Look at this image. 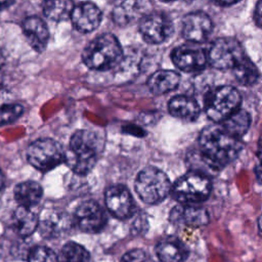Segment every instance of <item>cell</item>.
<instances>
[{"instance_id":"obj_12","label":"cell","mask_w":262,"mask_h":262,"mask_svg":"<svg viewBox=\"0 0 262 262\" xmlns=\"http://www.w3.org/2000/svg\"><path fill=\"white\" fill-rule=\"evenodd\" d=\"M104 202L107 210L116 218H128L134 213L132 196L124 185L116 184L108 187L105 191Z\"/></svg>"},{"instance_id":"obj_18","label":"cell","mask_w":262,"mask_h":262,"mask_svg":"<svg viewBox=\"0 0 262 262\" xmlns=\"http://www.w3.org/2000/svg\"><path fill=\"white\" fill-rule=\"evenodd\" d=\"M156 253L162 262H183L188 255L184 244L173 236L160 241L156 247Z\"/></svg>"},{"instance_id":"obj_38","label":"cell","mask_w":262,"mask_h":262,"mask_svg":"<svg viewBox=\"0 0 262 262\" xmlns=\"http://www.w3.org/2000/svg\"><path fill=\"white\" fill-rule=\"evenodd\" d=\"M258 227H259V232H260V234L262 236V214L260 215V217L258 219Z\"/></svg>"},{"instance_id":"obj_33","label":"cell","mask_w":262,"mask_h":262,"mask_svg":"<svg viewBox=\"0 0 262 262\" xmlns=\"http://www.w3.org/2000/svg\"><path fill=\"white\" fill-rule=\"evenodd\" d=\"M254 19L257 26L262 28V0H260L256 5L255 11H254Z\"/></svg>"},{"instance_id":"obj_24","label":"cell","mask_w":262,"mask_h":262,"mask_svg":"<svg viewBox=\"0 0 262 262\" xmlns=\"http://www.w3.org/2000/svg\"><path fill=\"white\" fill-rule=\"evenodd\" d=\"M221 123L225 131L234 137L241 138L250 128L251 116L247 111L237 110Z\"/></svg>"},{"instance_id":"obj_27","label":"cell","mask_w":262,"mask_h":262,"mask_svg":"<svg viewBox=\"0 0 262 262\" xmlns=\"http://www.w3.org/2000/svg\"><path fill=\"white\" fill-rule=\"evenodd\" d=\"M61 257L64 262H89V252L81 245L69 242L61 249Z\"/></svg>"},{"instance_id":"obj_40","label":"cell","mask_w":262,"mask_h":262,"mask_svg":"<svg viewBox=\"0 0 262 262\" xmlns=\"http://www.w3.org/2000/svg\"><path fill=\"white\" fill-rule=\"evenodd\" d=\"M4 63V57H3V55H2V53L0 52V68L2 67V64Z\"/></svg>"},{"instance_id":"obj_9","label":"cell","mask_w":262,"mask_h":262,"mask_svg":"<svg viewBox=\"0 0 262 262\" xmlns=\"http://www.w3.org/2000/svg\"><path fill=\"white\" fill-rule=\"evenodd\" d=\"M139 31L142 38L150 44L166 41L173 33V24L164 13L152 12L142 17Z\"/></svg>"},{"instance_id":"obj_36","label":"cell","mask_w":262,"mask_h":262,"mask_svg":"<svg viewBox=\"0 0 262 262\" xmlns=\"http://www.w3.org/2000/svg\"><path fill=\"white\" fill-rule=\"evenodd\" d=\"M219 3L223 4V5H231L233 3H236L238 2L239 0H217Z\"/></svg>"},{"instance_id":"obj_42","label":"cell","mask_w":262,"mask_h":262,"mask_svg":"<svg viewBox=\"0 0 262 262\" xmlns=\"http://www.w3.org/2000/svg\"><path fill=\"white\" fill-rule=\"evenodd\" d=\"M1 85H2V76L0 75V87H1Z\"/></svg>"},{"instance_id":"obj_3","label":"cell","mask_w":262,"mask_h":262,"mask_svg":"<svg viewBox=\"0 0 262 262\" xmlns=\"http://www.w3.org/2000/svg\"><path fill=\"white\" fill-rule=\"evenodd\" d=\"M82 58L89 69L106 71L121 62L123 51L114 35L103 34L96 37L85 47Z\"/></svg>"},{"instance_id":"obj_10","label":"cell","mask_w":262,"mask_h":262,"mask_svg":"<svg viewBox=\"0 0 262 262\" xmlns=\"http://www.w3.org/2000/svg\"><path fill=\"white\" fill-rule=\"evenodd\" d=\"M74 223L83 232L96 233L104 227L106 215L97 203L87 201L77 208L74 215Z\"/></svg>"},{"instance_id":"obj_15","label":"cell","mask_w":262,"mask_h":262,"mask_svg":"<svg viewBox=\"0 0 262 262\" xmlns=\"http://www.w3.org/2000/svg\"><path fill=\"white\" fill-rule=\"evenodd\" d=\"M169 219L175 225L200 227L207 225L210 221L209 214L205 208L192 206L191 204H179L171 212Z\"/></svg>"},{"instance_id":"obj_34","label":"cell","mask_w":262,"mask_h":262,"mask_svg":"<svg viewBox=\"0 0 262 262\" xmlns=\"http://www.w3.org/2000/svg\"><path fill=\"white\" fill-rule=\"evenodd\" d=\"M15 0H0V10L9 7Z\"/></svg>"},{"instance_id":"obj_28","label":"cell","mask_w":262,"mask_h":262,"mask_svg":"<svg viewBox=\"0 0 262 262\" xmlns=\"http://www.w3.org/2000/svg\"><path fill=\"white\" fill-rule=\"evenodd\" d=\"M28 262H58V259L51 249L37 246L29 251Z\"/></svg>"},{"instance_id":"obj_35","label":"cell","mask_w":262,"mask_h":262,"mask_svg":"<svg viewBox=\"0 0 262 262\" xmlns=\"http://www.w3.org/2000/svg\"><path fill=\"white\" fill-rule=\"evenodd\" d=\"M255 174H256V177L258 179L259 182L262 183V164L258 165L255 169Z\"/></svg>"},{"instance_id":"obj_30","label":"cell","mask_w":262,"mask_h":262,"mask_svg":"<svg viewBox=\"0 0 262 262\" xmlns=\"http://www.w3.org/2000/svg\"><path fill=\"white\" fill-rule=\"evenodd\" d=\"M146 254L143 250L134 249L125 253L121 259V262H144Z\"/></svg>"},{"instance_id":"obj_4","label":"cell","mask_w":262,"mask_h":262,"mask_svg":"<svg viewBox=\"0 0 262 262\" xmlns=\"http://www.w3.org/2000/svg\"><path fill=\"white\" fill-rule=\"evenodd\" d=\"M211 189L210 176L190 170L174 182L171 193L180 204H195L207 200Z\"/></svg>"},{"instance_id":"obj_20","label":"cell","mask_w":262,"mask_h":262,"mask_svg":"<svg viewBox=\"0 0 262 262\" xmlns=\"http://www.w3.org/2000/svg\"><path fill=\"white\" fill-rule=\"evenodd\" d=\"M180 81L179 75L170 70H160L154 73L147 80L149 90L156 94L161 95L174 90Z\"/></svg>"},{"instance_id":"obj_37","label":"cell","mask_w":262,"mask_h":262,"mask_svg":"<svg viewBox=\"0 0 262 262\" xmlns=\"http://www.w3.org/2000/svg\"><path fill=\"white\" fill-rule=\"evenodd\" d=\"M258 156H259V159H260V162L262 164V137H261V140H260V143H259V149H258Z\"/></svg>"},{"instance_id":"obj_41","label":"cell","mask_w":262,"mask_h":262,"mask_svg":"<svg viewBox=\"0 0 262 262\" xmlns=\"http://www.w3.org/2000/svg\"><path fill=\"white\" fill-rule=\"evenodd\" d=\"M161 1H164V2H171V1H175V0H161Z\"/></svg>"},{"instance_id":"obj_39","label":"cell","mask_w":262,"mask_h":262,"mask_svg":"<svg viewBox=\"0 0 262 262\" xmlns=\"http://www.w3.org/2000/svg\"><path fill=\"white\" fill-rule=\"evenodd\" d=\"M3 185H4V175H3L2 171L0 170V189H2Z\"/></svg>"},{"instance_id":"obj_7","label":"cell","mask_w":262,"mask_h":262,"mask_svg":"<svg viewBox=\"0 0 262 262\" xmlns=\"http://www.w3.org/2000/svg\"><path fill=\"white\" fill-rule=\"evenodd\" d=\"M29 163L40 171H49L64 162L62 146L50 138L38 139L30 144L27 151Z\"/></svg>"},{"instance_id":"obj_26","label":"cell","mask_w":262,"mask_h":262,"mask_svg":"<svg viewBox=\"0 0 262 262\" xmlns=\"http://www.w3.org/2000/svg\"><path fill=\"white\" fill-rule=\"evenodd\" d=\"M233 74L237 82L245 86L255 84L259 78L256 66L246 56L233 68Z\"/></svg>"},{"instance_id":"obj_8","label":"cell","mask_w":262,"mask_h":262,"mask_svg":"<svg viewBox=\"0 0 262 262\" xmlns=\"http://www.w3.org/2000/svg\"><path fill=\"white\" fill-rule=\"evenodd\" d=\"M244 57L245 52L241 43L229 37L217 39L208 52V60L219 70L233 69Z\"/></svg>"},{"instance_id":"obj_13","label":"cell","mask_w":262,"mask_h":262,"mask_svg":"<svg viewBox=\"0 0 262 262\" xmlns=\"http://www.w3.org/2000/svg\"><path fill=\"white\" fill-rule=\"evenodd\" d=\"M174 64L184 72H199L205 69L208 57L200 47L191 45H181L176 47L171 53Z\"/></svg>"},{"instance_id":"obj_21","label":"cell","mask_w":262,"mask_h":262,"mask_svg":"<svg viewBox=\"0 0 262 262\" xmlns=\"http://www.w3.org/2000/svg\"><path fill=\"white\" fill-rule=\"evenodd\" d=\"M140 11L139 0H117L112 11L113 20L118 26H127L140 15Z\"/></svg>"},{"instance_id":"obj_2","label":"cell","mask_w":262,"mask_h":262,"mask_svg":"<svg viewBox=\"0 0 262 262\" xmlns=\"http://www.w3.org/2000/svg\"><path fill=\"white\" fill-rule=\"evenodd\" d=\"M101 141L92 131L78 130L70 140V147L64 152V163L73 172L85 175L92 170L96 164Z\"/></svg>"},{"instance_id":"obj_23","label":"cell","mask_w":262,"mask_h":262,"mask_svg":"<svg viewBox=\"0 0 262 262\" xmlns=\"http://www.w3.org/2000/svg\"><path fill=\"white\" fill-rule=\"evenodd\" d=\"M42 194V187L36 181H25L18 183L14 188V199L24 207L36 205L41 200Z\"/></svg>"},{"instance_id":"obj_14","label":"cell","mask_w":262,"mask_h":262,"mask_svg":"<svg viewBox=\"0 0 262 262\" xmlns=\"http://www.w3.org/2000/svg\"><path fill=\"white\" fill-rule=\"evenodd\" d=\"M212 21L204 12L188 13L182 21V36L194 43L206 41L212 32Z\"/></svg>"},{"instance_id":"obj_11","label":"cell","mask_w":262,"mask_h":262,"mask_svg":"<svg viewBox=\"0 0 262 262\" xmlns=\"http://www.w3.org/2000/svg\"><path fill=\"white\" fill-rule=\"evenodd\" d=\"M75 225L74 218L60 210L43 212L38 227L41 235L46 238H55L68 233Z\"/></svg>"},{"instance_id":"obj_1","label":"cell","mask_w":262,"mask_h":262,"mask_svg":"<svg viewBox=\"0 0 262 262\" xmlns=\"http://www.w3.org/2000/svg\"><path fill=\"white\" fill-rule=\"evenodd\" d=\"M200 151L216 171L237 158L243 149L239 138L232 136L220 125L209 126L200 134Z\"/></svg>"},{"instance_id":"obj_31","label":"cell","mask_w":262,"mask_h":262,"mask_svg":"<svg viewBox=\"0 0 262 262\" xmlns=\"http://www.w3.org/2000/svg\"><path fill=\"white\" fill-rule=\"evenodd\" d=\"M147 225H148V223H147V220H146L145 216H143V215L137 216L135 218V220L133 221V223H132V227H131L132 232L134 234H138V233L144 232L146 230V228H147Z\"/></svg>"},{"instance_id":"obj_22","label":"cell","mask_w":262,"mask_h":262,"mask_svg":"<svg viewBox=\"0 0 262 262\" xmlns=\"http://www.w3.org/2000/svg\"><path fill=\"white\" fill-rule=\"evenodd\" d=\"M38 217L28 209V207H18L12 217V228L20 236L31 235L38 227Z\"/></svg>"},{"instance_id":"obj_19","label":"cell","mask_w":262,"mask_h":262,"mask_svg":"<svg viewBox=\"0 0 262 262\" xmlns=\"http://www.w3.org/2000/svg\"><path fill=\"white\" fill-rule=\"evenodd\" d=\"M169 113L178 119L194 121L199 118L201 108L196 100L186 95L174 96L168 104Z\"/></svg>"},{"instance_id":"obj_6","label":"cell","mask_w":262,"mask_h":262,"mask_svg":"<svg viewBox=\"0 0 262 262\" xmlns=\"http://www.w3.org/2000/svg\"><path fill=\"white\" fill-rule=\"evenodd\" d=\"M172 184L168 176L155 167L141 170L135 179V190L146 204H158L171 192Z\"/></svg>"},{"instance_id":"obj_17","label":"cell","mask_w":262,"mask_h":262,"mask_svg":"<svg viewBox=\"0 0 262 262\" xmlns=\"http://www.w3.org/2000/svg\"><path fill=\"white\" fill-rule=\"evenodd\" d=\"M21 28L30 46L38 52L43 51L49 38L45 23L38 16H29L23 21Z\"/></svg>"},{"instance_id":"obj_16","label":"cell","mask_w":262,"mask_h":262,"mask_svg":"<svg viewBox=\"0 0 262 262\" xmlns=\"http://www.w3.org/2000/svg\"><path fill=\"white\" fill-rule=\"evenodd\" d=\"M102 18L100 9L92 2H82L75 6L71 14L74 27L83 33L95 30Z\"/></svg>"},{"instance_id":"obj_32","label":"cell","mask_w":262,"mask_h":262,"mask_svg":"<svg viewBox=\"0 0 262 262\" xmlns=\"http://www.w3.org/2000/svg\"><path fill=\"white\" fill-rule=\"evenodd\" d=\"M123 131L126 133H130L132 135H135V136H144V134H145V131L143 129H141L140 127L135 126V125L124 126Z\"/></svg>"},{"instance_id":"obj_5","label":"cell","mask_w":262,"mask_h":262,"mask_svg":"<svg viewBox=\"0 0 262 262\" xmlns=\"http://www.w3.org/2000/svg\"><path fill=\"white\" fill-rule=\"evenodd\" d=\"M241 101V94L234 87L220 86L206 94L204 100L205 112L209 119L221 123L238 110Z\"/></svg>"},{"instance_id":"obj_29","label":"cell","mask_w":262,"mask_h":262,"mask_svg":"<svg viewBox=\"0 0 262 262\" xmlns=\"http://www.w3.org/2000/svg\"><path fill=\"white\" fill-rule=\"evenodd\" d=\"M23 113L24 107L18 103H9L0 106V126L14 122Z\"/></svg>"},{"instance_id":"obj_25","label":"cell","mask_w":262,"mask_h":262,"mask_svg":"<svg viewBox=\"0 0 262 262\" xmlns=\"http://www.w3.org/2000/svg\"><path fill=\"white\" fill-rule=\"evenodd\" d=\"M74 7L73 0H45L43 12L49 19L61 21L71 17Z\"/></svg>"}]
</instances>
